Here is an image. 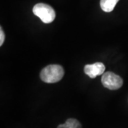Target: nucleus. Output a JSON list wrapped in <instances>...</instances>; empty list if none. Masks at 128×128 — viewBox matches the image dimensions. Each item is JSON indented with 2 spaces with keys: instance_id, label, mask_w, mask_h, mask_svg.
Here are the masks:
<instances>
[{
  "instance_id": "nucleus-1",
  "label": "nucleus",
  "mask_w": 128,
  "mask_h": 128,
  "mask_svg": "<svg viewBox=\"0 0 128 128\" xmlns=\"http://www.w3.org/2000/svg\"><path fill=\"white\" fill-rule=\"evenodd\" d=\"M64 76V70L60 65L52 64L45 67L41 70L40 77L44 82L54 83L60 81Z\"/></svg>"
},
{
  "instance_id": "nucleus-2",
  "label": "nucleus",
  "mask_w": 128,
  "mask_h": 128,
  "mask_svg": "<svg viewBox=\"0 0 128 128\" xmlns=\"http://www.w3.org/2000/svg\"><path fill=\"white\" fill-rule=\"evenodd\" d=\"M33 13L39 17L41 21L45 24H50L54 21L56 13L54 9L50 5L38 3L33 8Z\"/></svg>"
},
{
  "instance_id": "nucleus-3",
  "label": "nucleus",
  "mask_w": 128,
  "mask_h": 128,
  "mask_svg": "<svg viewBox=\"0 0 128 128\" xmlns=\"http://www.w3.org/2000/svg\"><path fill=\"white\" fill-rule=\"evenodd\" d=\"M101 82L104 87L112 90L120 89L123 85V80L122 78L118 75L110 71L103 73Z\"/></svg>"
},
{
  "instance_id": "nucleus-4",
  "label": "nucleus",
  "mask_w": 128,
  "mask_h": 128,
  "mask_svg": "<svg viewBox=\"0 0 128 128\" xmlns=\"http://www.w3.org/2000/svg\"><path fill=\"white\" fill-rule=\"evenodd\" d=\"M105 66L100 62L93 64H88L84 67V73L90 78H95L98 76H100L105 72Z\"/></svg>"
},
{
  "instance_id": "nucleus-5",
  "label": "nucleus",
  "mask_w": 128,
  "mask_h": 128,
  "mask_svg": "<svg viewBox=\"0 0 128 128\" xmlns=\"http://www.w3.org/2000/svg\"><path fill=\"white\" fill-rule=\"evenodd\" d=\"M119 0H100V7L105 12H111Z\"/></svg>"
},
{
  "instance_id": "nucleus-6",
  "label": "nucleus",
  "mask_w": 128,
  "mask_h": 128,
  "mask_svg": "<svg viewBox=\"0 0 128 128\" xmlns=\"http://www.w3.org/2000/svg\"><path fill=\"white\" fill-rule=\"evenodd\" d=\"M57 128H82L79 121L74 118H69L64 124H61Z\"/></svg>"
},
{
  "instance_id": "nucleus-7",
  "label": "nucleus",
  "mask_w": 128,
  "mask_h": 128,
  "mask_svg": "<svg viewBox=\"0 0 128 128\" xmlns=\"http://www.w3.org/2000/svg\"><path fill=\"white\" fill-rule=\"evenodd\" d=\"M5 39V34L3 30H2V28L1 27L0 28V46H2L3 44H4V41Z\"/></svg>"
}]
</instances>
